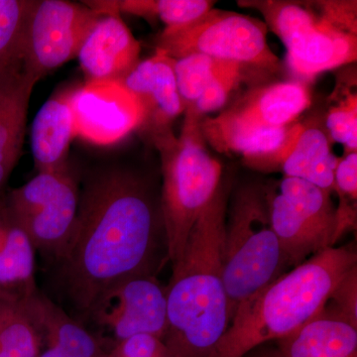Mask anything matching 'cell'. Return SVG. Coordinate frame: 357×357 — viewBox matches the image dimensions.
<instances>
[{
    "instance_id": "25",
    "label": "cell",
    "mask_w": 357,
    "mask_h": 357,
    "mask_svg": "<svg viewBox=\"0 0 357 357\" xmlns=\"http://www.w3.org/2000/svg\"><path fill=\"white\" fill-rule=\"evenodd\" d=\"M210 0H122L114 1L119 13L133 14L146 20L159 18L167 29L184 27L201 20L213 8Z\"/></svg>"
},
{
    "instance_id": "13",
    "label": "cell",
    "mask_w": 357,
    "mask_h": 357,
    "mask_svg": "<svg viewBox=\"0 0 357 357\" xmlns=\"http://www.w3.org/2000/svg\"><path fill=\"white\" fill-rule=\"evenodd\" d=\"M141 46L119 11L105 14L77 54L86 83L121 81L139 61Z\"/></svg>"
},
{
    "instance_id": "29",
    "label": "cell",
    "mask_w": 357,
    "mask_h": 357,
    "mask_svg": "<svg viewBox=\"0 0 357 357\" xmlns=\"http://www.w3.org/2000/svg\"><path fill=\"white\" fill-rule=\"evenodd\" d=\"M244 66L229 62L215 76L199 100L190 105L202 116L222 109L231 91L238 86L243 79Z\"/></svg>"
},
{
    "instance_id": "32",
    "label": "cell",
    "mask_w": 357,
    "mask_h": 357,
    "mask_svg": "<svg viewBox=\"0 0 357 357\" xmlns=\"http://www.w3.org/2000/svg\"><path fill=\"white\" fill-rule=\"evenodd\" d=\"M244 357H281L276 347H257Z\"/></svg>"
},
{
    "instance_id": "12",
    "label": "cell",
    "mask_w": 357,
    "mask_h": 357,
    "mask_svg": "<svg viewBox=\"0 0 357 357\" xmlns=\"http://www.w3.org/2000/svg\"><path fill=\"white\" fill-rule=\"evenodd\" d=\"M328 134L314 123H292L280 146L270 153L243 160L246 165L262 172H282L332 194L337 163Z\"/></svg>"
},
{
    "instance_id": "8",
    "label": "cell",
    "mask_w": 357,
    "mask_h": 357,
    "mask_svg": "<svg viewBox=\"0 0 357 357\" xmlns=\"http://www.w3.org/2000/svg\"><path fill=\"white\" fill-rule=\"evenodd\" d=\"M156 48L176 60L202 54L218 60L275 70L279 59L267 41V26L251 16L213 8L201 20L165 29Z\"/></svg>"
},
{
    "instance_id": "28",
    "label": "cell",
    "mask_w": 357,
    "mask_h": 357,
    "mask_svg": "<svg viewBox=\"0 0 357 357\" xmlns=\"http://www.w3.org/2000/svg\"><path fill=\"white\" fill-rule=\"evenodd\" d=\"M229 61L218 60L202 54H192L176 60V82L178 95L185 109L194 105L210 86L215 76L225 67Z\"/></svg>"
},
{
    "instance_id": "22",
    "label": "cell",
    "mask_w": 357,
    "mask_h": 357,
    "mask_svg": "<svg viewBox=\"0 0 357 357\" xmlns=\"http://www.w3.org/2000/svg\"><path fill=\"white\" fill-rule=\"evenodd\" d=\"M270 222L283 251L288 267H296L324 249L333 248L302 213L284 198L280 192L266 189Z\"/></svg>"
},
{
    "instance_id": "4",
    "label": "cell",
    "mask_w": 357,
    "mask_h": 357,
    "mask_svg": "<svg viewBox=\"0 0 357 357\" xmlns=\"http://www.w3.org/2000/svg\"><path fill=\"white\" fill-rule=\"evenodd\" d=\"M203 117L187 107L180 135L170 129L151 137L161 158L160 202L172 265L180 259L192 227L222 184V165L211 156L202 133Z\"/></svg>"
},
{
    "instance_id": "2",
    "label": "cell",
    "mask_w": 357,
    "mask_h": 357,
    "mask_svg": "<svg viewBox=\"0 0 357 357\" xmlns=\"http://www.w3.org/2000/svg\"><path fill=\"white\" fill-rule=\"evenodd\" d=\"M227 198V187L222 183L172 265L163 340L177 357H213L229 326L222 276Z\"/></svg>"
},
{
    "instance_id": "23",
    "label": "cell",
    "mask_w": 357,
    "mask_h": 357,
    "mask_svg": "<svg viewBox=\"0 0 357 357\" xmlns=\"http://www.w3.org/2000/svg\"><path fill=\"white\" fill-rule=\"evenodd\" d=\"M278 192L335 245L340 238L337 211L330 192L307 181L289 177L279 182Z\"/></svg>"
},
{
    "instance_id": "3",
    "label": "cell",
    "mask_w": 357,
    "mask_h": 357,
    "mask_svg": "<svg viewBox=\"0 0 357 357\" xmlns=\"http://www.w3.org/2000/svg\"><path fill=\"white\" fill-rule=\"evenodd\" d=\"M357 266L352 245L324 249L243 303L213 357H244L314 318L345 275Z\"/></svg>"
},
{
    "instance_id": "5",
    "label": "cell",
    "mask_w": 357,
    "mask_h": 357,
    "mask_svg": "<svg viewBox=\"0 0 357 357\" xmlns=\"http://www.w3.org/2000/svg\"><path fill=\"white\" fill-rule=\"evenodd\" d=\"M288 267L270 222L265 188H239L230 203L223 241L222 276L230 321L251 296L278 278Z\"/></svg>"
},
{
    "instance_id": "17",
    "label": "cell",
    "mask_w": 357,
    "mask_h": 357,
    "mask_svg": "<svg viewBox=\"0 0 357 357\" xmlns=\"http://www.w3.org/2000/svg\"><path fill=\"white\" fill-rule=\"evenodd\" d=\"M79 86H66L54 93L33 121L31 150L37 172L69 164L70 142L76 137L73 100Z\"/></svg>"
},
{
    "instance_id": "24",
    "label": "cell",
    "mask_w": 357,
    "mask_h": 357,
    "mask_svg": "<svg viewBox=\"0 0 357 357\" xmlns=\"http://www.w3.org/2000/svg\"><path fill=\"white\" fill-rule=\"evenodd\" d=\"M41 338L22 302L0 299V357H39Z\"/></svg>"
},
{
    "instance_id": "15",
    "label": "cell",
    "mask_w": 357,
    "mask_h": 357,
    "mask_svg": "<svg viewBox=\"0 0 357 357\" xmlns=\"http://www.w3.org/2000/svg\"><path fill=\"white\" fill-rule=\"evenodd\" d=\"M23 305L41 338L39 357H109V351L86 326L39 289Z\"/></svg>"
},
{
    "instance_id": "7",
    "label": "cell",
    "mask_w": 357,
    "mask_h": 357,
    "mask_svg": "<svg viewBox=\"0 0 357 357\" xmlns=\"http://www.w3.org/2000/svg\"><path fill=\"white\" fill-rule=\"evenodd\" d=\"M6 201L37 252L57 261L69 243L79 208V178L70 164L37 172L7 192Z\"/></svg>"
},
{
    "instance_id": "18",
    "label": "cell",
    "mask_w": 357,
    "mask_h": 357,
    "mask_svg": "<svg viewBox=\"0 0 357 357\" xmlns=\"http://www.w3.org/2000/svg\"><path fill=\"white\" fill-rule=\"evenodd\" d=\"M36 249L0 194V299L23 302L38 290Z\"/></svg>"
},
{
    "instance_id": "14",
    "label": "cell",
    "mask_w": 357,
    "mask_h": 357,
    "mask_svg": "<svg viewBox=\"0 0 357 357\" xmlns=\"http://www.w3.org/2000/svg\"><path fill=\"white\" fill-rule=\"evenodd\" d=\"M176 59L156 48L147 60L138 63L121 79L129 91L137 96L146 112V126L150 135L172 129V122L185 112L176 82Z\"/></svg>"
},
{
    "instance_id": "1",
    "label": "cell",
    "mask_w": 357,
    "mask_h": 357,
    "mask_svg": "<svg viewBox=\"0 0 357 357\" xmlns=\"http://www.w3.org/2000/svg\"><path fill=\"white\" fill-rule=\"evenodd\" d=\"M81 180L74 229L53 265L57 293L82 324L103 293L132 277L157 276L169 260L154 178L107 163Z\"/></svg>"
},
{
    "instance_id": "6",
    "label": "cell",
    "mask_w": 357,
    "mask_h": 357,
    "mask_svg": "<svg viewBox=\"0 0 357 357\" xmlns=\"http://www.w3.org/2000/svg\"><path fill=\"white\" fill-rule=\"evenodd\" d=\"M241 6L258 9L267 28L285 46L286 63L294 76L310 81L321 73L356 62L357 30L326 15L319 2L250 1Z\"/></svg>"
},
{
    "instance_id": "21",
    "label": "cell",
    "mask_w": 357,
    "mask_h": 357,
    "mask_svg": "<svg viewBox=\"0 0 357 357\" xmlns=\"http://www.w3.org/2000/svg\"><path fill=\"white\" fill-rule=\"evenodd\" d=\"M289 126L260 128L243 121L229 110L215 117L204 116L201 121L206 144L220 153L241 155L243 160L274 151L283 142Z\"/></svg>"
},
{
    "instance_id": "31",
    "label": "cell",
    "mask_w": 357,
    "mask_h": 357,
    "mask_svg": "<svg viewBox=\"0 0 357 357\" xmlns=\"http://www.w3.org/2000/svg\"><path fill=\"white\" fill-rule=\"evenodd\" d=\"M109 357H177L162 338L135 335L110 347Z\"/></svg>"
},
{
    "instance_id": "20",
    "label": "cell",
    "mask_w": 357,
    "mask_h": 357,
    "mask_svg": "<svg viewBox=\"0 0 357 357\" xmlns=\"http://www.w3.org/2000/svg\"><path fill=\"white\" fill-rule=\"evenodd\" d=\"M311 105V93L302 82H281L256 89L229 112L252 126L283 128L291 126Z\"/></svg>"
},
{
    "instance_id": "19",
    "label": "cell",
    "mask_w": 357,
    "mask_h": 357,
    "mask_svg": "<svg viewBox=\"0 0 357 357\" xmlns=\"http://www.w3.org/2000/svg\"><path fill=\"white\" fill-rule=\"evenodd\" d=\"M276 342L281 357H357V326L321 309Z\"/></svg>"
},
{
    "instance_id": "30",
    "label": "cell",
    "mask_w": 357,
    "mask_h": 357,
    "mask_svg": "<svg viewBox=\"0 0 357 357\" xmlns=\"http://www.w3.org/2000/svg\"><path fill=\"white\" fill-rule=\"evenodd\" d=\"M323 311L357 326V266L352 268L333 289Z\"/></svg>"
},
{
    "instance_id": "26",
    "label": "cell",
    "mask_w": 357,
    "mask_h": 357,
    "mask_svg": "<svg viewBox=\"0 0 357 357\" xmlns=\"http://www.w3.org/2000/svg\"><path fill=\"white\" fill-rule=\"evenodd\" d=\"M354 88L356 76L338 82L326 115L328 137L344 145V154L357 151V93Z\"/></svg>"
},
{
    "instance_id": "11",
    "label": "cell",
    "mask_w": 357,
    "mask_h": 357,
    "mask_svg": "<svg viewBox=\"0 0 357 357\" xmlns=\"http://www.w3.org/2000/svg\"><path fill=\"white\" fill-rule=\"evenodd\" d=\"M73 109L76 136L98 145L123 139L146 119L142 102L121 81L89 82L79 86Z\"/></svg>"
},
{
    "instance_id": "16",
    "label": "cell",
    "mask_w": 357,
    "mask_h": 357,
    "mask_svg": "<svg viewBox=\"0 0 357 357\" xmlns=\"http://www.w3.org/2000/svg\"><path fill=\"white\" fill-rule=\"evenodd\" d=\"M38 83L25 70L23 59L0 70V194L20 161L28 107Z\"/></svg>"
},
{
    "instance_id": "27",
    "label": "cell",
    "mask_w": 357,
    "mask_h": 357,
    "mask_svg": "<svg viewBox=\"0 0 357 357\" xmlns=\"http://www.w3.org/2000/svg\"><path fill=\"white\" fill-rule=\"evenodd\" d=\"M35 0H0V70L22 59L26 28Z\"/></svg>"
},
{
    "instance_id": "10",
    "label": "cell",
    "mask_w": 357,
    "mask_h": 357,
    "mask_svg": "<svg viewBox=\"0 0 357 357\" xmlns=\"http://www.w3.org/2000/svg\"><path fill=\"white\" fill-rule=\"evenodd\" d=\"M82 324L100 331V342L107 337L112 347L139 335L163 340L167 330L166 287L157 276L122 281L93 303Z\"/></svg>"
},
{
    "instance_id": "9",
    "label": "cell",
    "mask_w": 357,
    "mask_h": 357,
    "mask_svg": "<svg viewBox=\"0 0 357 357\" xmlns=\"http://www.w3.org/2000/svg\"><path fill=\"white\" fill-rule=\"evenodd\" d=\"M102 14L65 0H35L23 46L25 70L37 81L77 57Z\"/></svg>"
}]
</instances>
